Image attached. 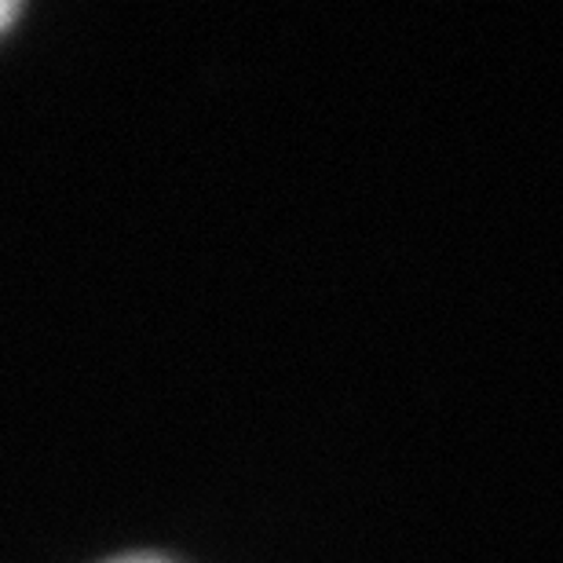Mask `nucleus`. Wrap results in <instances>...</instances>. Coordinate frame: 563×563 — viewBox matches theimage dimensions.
Returning a JSON list of instances; mask_svg holds the SVG:
<instances>
[{
    "label": "nucleus",
    "instance_id": "2",
    "mask_svg": "<svg viewBox=\"0 0 563 563\" xmlns=\"http://www.w3.org/2000/svg\"><path fill=\"white\" fill-rule=\"evenodd\" d=\"M19 15V4H11V0H0V30H8V22Z\"/></svg>",
    "mask_w": 563,
    "mask_h": 563
},
{
    "label": "nucleus",
    "instance_id": "1",
    "mask_svg": "<svg viewBox=\"0 0 563 563\" xmlns=\"http://www.w3.org/2000/svg\"><path fill=\"white\" fill-rule=\"evenodd\" d=\"M99 563H176V560H168L162 553H118V556H107Z\"/></svg>",
    "mask_w": 563,
    "mask_h": 563
}]
</instances>
